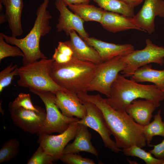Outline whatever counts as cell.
Here are the masks:
<instances>
[{"label":"cell","mask_w":164,"mask_h":164,"mask_svg":"<svg viewBox=\"0 0 164 164\" xmlns=\"http://www.w3.org/2000/svg\"><path fill=\"white\" fill-rule=\"evenodd\" d=\"M7 21V19L5 14L3 13L1 14L0 16V23L2 24L5 22Z\"/></svg>","instance_id":"37"},{"label":"cell","mask_w":164,"mask_h":164,"mask_svg":"<svg viewBox=\"0 0 164 164\" xmlns=\"http://www.w3.org/2000/svg\"><path fill=\"white\" fill-rule=\"evenodd\" d=\"M55 5L60 12L57 31H63L67 36L72 30L77 32L83 39L89 36L84 26V21L78 15L70 10L63 0H56Z\"/></svg>","instance_id":"13"},{"label":"cell","mask_w":164,"mask_h":164,"mask_svg":"<svg viewBox=\"0 0 164 164\" xmlns=\"http://www.w3.org/2000/svg\"><path fill=\"white\" fill-rule=\"evenodd\" d=\"M70 39L64 42L72 49L73 57L96 64L103 62L98 53L79 36L74 30L70 32Z\"/></svg>","instance_id":"16"},{"label":"cell","mask_w":164,"mask_h":164,"mask_svg":"<svg viewBox=\"0 0 164 164\" xmlns=\"http://www.w3.org/2000/svg\"><path fill=\"white\" fill-rule=\"evenodd\" d=\"M66 4L72 12L84 21H93L101 23L104 11L102 8L89 3Z\"/></svg>","instance_id":"22"},{"label":"cell","mask_w":164,"mask_h":164,"mask_svg":"<svg viewBox=\"0 0 164 164\" xmlns=\"http://www.w3.org/2000/svg\"><path fill=\"white\" fill-rule=\"evenodd\" d=\"M122 56H117L98 64L94 77L88 86V91H97L110 97L112 84L120 72L125 68Z\"/></svg>","instance_id":"8"},{"label":"cell","mask_w":164,"mask_h":164,"mask_svg":"<svg viewBox=\"0 0 164 164\" xmlns=\"http://www.w3.org/2000/svg\"><path fill=\"white\" fill-rule=\"evenodd\" d=\"M161 112V110H159L154 114L153 120L143 126V134L148 146H151L150 143L154 136L164 137V121L162 120Z\"/></svg>","instance_id":"24"},{"label":"cell","mask_w":164,"mask_h":164,"mask_svg":"<svg viewBox=\"0 0 164 164\" xmlns=\"http://www.w3.org/2000/svg\"><path fill=\"white\" fill-rule=\"evenodd\" d=\"M79 124L74 141L66 145L62 154L78 153L80 152H85L94 155L98 158V153L91 142V134L87 127Z\"/></svg>","instance_id":"18"},{"label":"cell","mask_w":164,"mask_h":164,"mask_svg":"<svg viewBox=\"0 0 164 164\" xmlns=\"http://www.w3.org/2000/svg\"><path fill=\"white\" fill-rule=\"evenodd\" d=\"M65 4H72L80 3H89L90 0H63Z\"/></svg>","instance_id":"36"},{"label":"cell","mask_w":164,"mask_h":164,"mask_svg":"<svg viewBox=\"0 0 164 164\" xmlns=\"http://www.w3.org/2000/svg\"><path fill=\"white\" fill-rule=\"evenodd\" d=\"M100 23L104 29L113 33L132 29L143 31L135 23L132 18L105 10Z\"/></svg>","instance_id":"17"},{"label":"cell","mask_w":164,"mask_h":164,"mask_svg":"<svg viewBox=\"0 0 164 164\" xmlns=\"http://www.w3.org/2000/svg\"><path fill=\"white\" fill-rule=\"evenodd\" d=\"M163 164H164V163H163Z\"/></svg>","instance_id":"39"},{"label":"cell","mask_w":164,"mask_h":164,"mask_svg":"<svg viewBox=\"0 0 164 164\" xmlns=\"http://www.w3.org/2000/svg\"><path fill=\"white\" fill-rule=\"evenodd\" d=\"M54 61L53 58L42 59L19 67L18 85L29 90L49 91L55 93L59 90L67 91L57 84L50 75V70Z\"/></svg>","instance_id":"5"},{"label":"cell","mask_w":164,"mask_h":164,"mask_svg":"<svg viewBox=\"0 0 164 164\" xmlns=\"http://www.w3.org/2000/svg\"><path fill=\"white\" fill-rule=\"evenodd\" d=\"M9 110L13 124L24 132L31 134L40 132L44 124L46 110L43 108L39 112L14 107L9 104Z\"/></svg>","instance_id":"10"},{"label":"cell","mask_w":164,"mask_h":164,"mask_svg":"<svg viewBox=\"0 0 164 164\" xmlns=\"http://www.w3.org/2000/svg\"><path fill=\"white\" fill-rule=\"evenodd\" d=\"M55 103L62 114L70 118L75 116L82 119L87 114V109L77 94L68 91L56 92Z\"/></svg>","instance_id":"14"},{"label":"cell","mask_w":164,"mask_h":164,"mask_svg":"<svg viewBox=\"0 0 164 164\" xmlns=\"http://www.w3.org/2000/svg\"><path fill=\"white\" fill-rule=\"evenodd\" d=\"M49 2V0H44L38 7L33 26L25 37L18 39L0 33L7 43L17 46L23 53V65L32 63L40 59L48 58L41 51L39 43L41 37L48 33L51 29L50 20L52 17L47 10Z\"/></svg>","instance_id":"4"},{"label":"cell","mask_w":164,"mask_h":164,"mask_svg":"<svg viewBox=\"0 0 164 164\" xmlns=\"http://www.w3.org/2000/svg\"><path fill=\"white\" fill-rule=\"evenodd\" d=\"M30 91L41 98L46 108V116L44 125L38 135L41 133L50 134L54 132L61 134L71 123L79 120L77 118L68 117L60 111L55 103V93L34 90Z\"/></svg>","instance_id":"6"},{"label":"cell","mask_w":164,"mask_h":164,"mask_svg":"<svg viewBox=\"0 0 164 164\" xmlns=\"http://www.w3.org/2000/svg\"><path fill=\"white\" fill-rule=\"evenodd\" d=\"M152 146L153 148L149 152L155 158L164 160V139L160 143Z\"/></svg>","instance_id":"32"},{"label":"cell","mask_w":164,"mask_h":164,"mask_svg":"<svg viewBox=\"0 0 164 164\" xmlns=\"http://www.w3.org/2000/svg\"><path fill=\"white\" fill-rule=\"evenodd\" d=\"M130 79L138 83H152L159 89L164 90V70L154 69L151 65L146 64L138 69Z\"/></svg>","instance_id":"21"},{"label":"cell","mask_w":164,"mask_h":164,"mask_svg":"<svg viewBox=\"0 0 164 164\" xmlns=\"http://www.w3.org/2000/svg\"><path fill=\"white\" fill-rule=\"evenodd\" d=\"M59 160L67 164H95L94 161L88 158H84L77 153L62 154Z\"/></svg>","instance_id":"31"},{"label":"cell","mask_w":164,"mask_h":164,"mask_svg":"<svg viewBox=\"0 0 164 164\" xmlns=\"http://www.w3.org/2000/svg\"><path fill=\"white\" fill-rule=\"evenodd\" d=\"M5 15L12 36L16 37L23 33L21 17L23 7L22 0H5Z\"/></svg>","instance_id":"20"},{"label":"cell","mask_w":164,"mask_h":164,"mask_svg":"<svg viewBox=\"0 0 164 164\" xmlns=\"http://www.w3.org/2000/svg\"><path fill=\"white\" fill-rule=\"evenodd\" d=\"M5 0H0V3L3 4L4 6L5 4Z\"/></svg>","instance_id":"38"},{"label":"cell","mask_w":164,"mask_h":164,"mask_svg":"<svg viewBox=\"0 0 164 164\" xmlns=\"http://www.w3.org/2000/svg\"><path fill=\"white\" fill-rule=\"evenodd\" d=\"M83 39L97 50L103 62L117 56H126L135 50L134 46L130 44H116L89 36Z\"/></svg>","instance_id":"15"},{"label":"cell","mask_w":164,"mask_h":164,"mask_svg":"<svg viewBox=\"0 0 164 164\" xmlns=\"http://www.w3.org/2000/svg\"><path fill=\"white\" fill-rule=\"evenodd\" d=\"M19 142L15 138L6 141L0 150V163L10 161L19 153Z\"/></svg>","instance_id":"26"},{"label":"cell","mask_w":164,"mask_h":164,"mask_svg":"<svg viewBox=\"0 0 164 164\" xmlns=\"http://www.w3.org/2000/svg\"><path fill=\"white\" fill-rule=\"evenodd\" d=\"M87 109V114L77 122L89 127L97 132L101 136L105 147L113 152L118 153L122 150L118 148L110 136L111 133L108 128L100 110L94 104L82 101Z\"/></svg>","instance_id":"9"},{"label":"cell","mask_w":164,"mask_h":164,"mask_svg":"<svg viewBox=\"0 0 164 164\" xmlns=\"http://www.w3.org/2000/svg\"><path fill=\"white\" fill-rule=\"evenodd\" d=\"M98 66L93 63L72 56L69 61L58 63L54 61L50 75L59 86L77 94L87 93L88 86L93 79Z\"/></svg>","instance_id":"2"},{"label":"cell","mask_w":164,"mask_h":164,"mask_svg":"<svg viewBox=\"0 0 164 164\" xmlns=\"http://www.w3.org/2000/svg\"><path fill=\"white\" fill-rule=\"evenodd\" d=\"M72 56L64 55L59 52L56 49H55L54 53L52 56V58L54 61L58 63H66L72 58Z\"/></svg>","instance_id":"33"},{"label":"cell","mask_w":164,"mask_h":164,"mask_svg":"<svg viewBox=\"0 0 164 164\" xmlns=\"http://www.w3.org/2000/svg\"><path fill=\"white\" fill-rule=\"evenodd\" d=\"M56 49L59 52L64 55L73 56V52L72 49L64 42H59Z\"/></svg>","instance_id":"34"},{"label":"cell","mask_w":164,"mask_h":164,"mask_svg":"<svg viewBox=\"0 0 164 164\" xmlns=\"http://www.w3.org/2000/svg\"><path fill=\"white\" fill-rule=\"evenodd\" d=\"M135 8L142 3L144 0H120Z\"/></svg>","instance_id":"35"},{"label":"cell","mask_w":164,"mask_h":164,"mask_svg":"<svg viewBox=\"0 0 164 164\" xmlns=\"http://www.w3.org/2000/svg\"><path fill=\"white\" fill-rule=\"evenodd\" d=\"M156 108L150 101L136 99L129 104L125 110L137 123L143 126L150 122L152 113Z\"/></svg>","instance_id":"19"},{"label":"cell","mask_w":164,"mask_h":164,"mask_svg":"<svg viewBox=\"0 0 164 164\" xmlns=\"http://www.w3.org/2000/svg\"><path fill=\"white\" fill-rule=\"evenodd\" d=\"M24 56V54L17 46L9 45L0 34V61L4 58L9 56Z\"/></svg>","instance_id":"29"},{"label":"cell","mask_w":164,"mask_h":164,"mask_svg":"<svg viewBox=\"0 0 164 164\" xmlns=\"http://www.w3.org/2000/svg\"><path fill=\"white\" fill-rule=\"evenodd\" d=\"M103 9L123 15L130 18L135 15L134 8L120 0H90Z\"/></svg>","instance_id":"23"},{"label":"cell","mask_w":164,"mask_h":164,"mask_svg":"<svg viewBox=\"0 0 164 164\" xmlns=\"http://www.w3.org/2000/svg\"><path fill=\"white\" fill-rule=\"evenodd\" d=\"M145 46L141 50H134L128 55L122 56L126 63L121 72L124 77H130L138 68L150 63L160 65L164 64V47L153 43L149 38L145 39Z\"/></svg>","instance_id":"7"},{"label":"cell","mask_w":164,"mask_h":164,"mask_svg":"<svg viewBox=\"0 0 164 164\" xmlns=\"http://www.w3.org/2000/svg\"><path fill=\"white\" fill-rule=\"evenodd\" d=\"M77 122L71 123L66 130L58 135H38V142L47 153L53 157L54 162L59 160L65 147L75 138L79 125Z\"/></svg>","instance_id":"11"},{"label":"cell","mask_w":164,"mask_h":164,"mask_svg":"<svg viewBox=\"0 0 164 164\" xmlns=\"http://www.w3.org/2000/svg\"><path fill=\"white\" fill-rule=\"evenodd\" d=\"M9 104L14 107H21L37 112L40 111L43 108L38 106H34L30 94L23 93H20L13 101L10 102Z\"/></svg>","instance_id":"28"},{"label":"cell","mask_w":164,"mask_h":164,"mask_svg":"<svg viewBox=\"0 0 164 164\" xmlns=\"http://www.w3.org/2000/svg\"><path fill=\"white\" fill-rule=\"evenodd\" d=\"M12 65V62L0 72V93L11 84L15 76L19 75L18 65Z\"/></svg>","instance_id":"27"},{"label":"cell","mask_w":164,"mask_h":164,"mask_svg":"<svg viewBox=\"0 0 164 164\" xmlns=\"http://www.w3.org/2000/svg\"><path fill=\"white\" fill-rule=\"evenodd\" d=\"M139 11L132 18L136 25L143 32L151 34L155 31V19L164 18V0H144Z\"/></svg>","instance_id":"12"},{"label":"cell","mask_w":164,"mask_h":164,"mask_svg":"<svg viewBox=\"0 0 164 164\" xmlns=\"http://www.w3.org/2000/svg\"><path fill=\"white\" fill-rule=\"evenodd\" d=\"M54 162L53 157L47 153L39 145L36 152L28 160L27 164H52Z\"/></svg>","instance_id":"30"},{"label":"cell","mask_w":164,"mask_h":164,"mask_svg":"<svg viewBox=\"0 0 164 164\" xmlns=\"http://www.w3.org/2000/svg\"><path fill=\"white\" fill-rule=\"evenodd\" d=\"M138 98L150 101L157 108L164 100V92L155 85L139 84L119 74L111 86L110 97L105 99L114 109L125 110L129 104Z\"/></svg>","instance_id":"3"},{"label":"cell","mask_w":164,"mask_h":164,"mask_svg":"<svg viewBox=\"0 0 164 164\" xmlns=\"http://www.w3.org/2000/svg\"><path fill=\"white\" fill-rule=\"evenodd\" d=\"M77 95L83 101L91 102L100 110L118 148H127L134 145L141 148L146 145L143 126L137 123L125 110L114 109L99 94L81 93Z\"/></svg>","instance_id":"1"},{"label":"cell","mask_w":164,"mask_h":164,"mask_svg":"<svg viewBox=\"0 0 164 164\" xmlns=\"http://www.w3.org/2000/svg\"><path fill=\"white\" fill-rule=\"evenodd\" d=\"M136 145L123 149L122 151L126 156H135L143 160L147 164H163L164 160L155 158L150 152L146 151Z\"/></svg>","instance_id":"25"}]
</instances>
